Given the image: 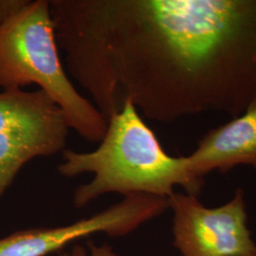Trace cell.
I'll use <instances>...</instances> for the list:
<instances>
[{"label": "cell", "instance_id": "6da1fadb", "mask_svg": "<svg viewBox=\"0 0 256 256\" xmlns=\"http://www.w3.org/2000/svg\"><path fill=\"white\" fill-rule=\"evenodd\" d=\"M94 28L112 88L149 119L256 102V0H100Z\"/></svg>", "mask_w": 256, "mask_h": 256}, {"label": "cell", "instance_id": "7a4b0ae2", "mask_svg": "<svg viewBox=\"0 0 256 256\" xmlns=\"http://www.w3.org/2000/svg\"><path fill=\"white\" fill-rule=\"evenodd\" d=\"M62 154L63 162L58 166L62 176L94 174L90 182L80 185L74 192L78 208L108 192L169 198L176 186L198 196L204 185V178L194 173L188 156L167 154L129 101L124 102L119 112L108 120L106 132L94 151L82 153L66 148Z\"/></svg>", "mask_w": 256, "mask_h": 256}, {"label": "cell", "instance_id": "3957f363", "mask_svg": "<svg viewBox=\"0 0 256 256\" xmlns=\"http://www.w3.org/2000/svg\"><path fill=\"white\" fill-rule=\"evenodd\" d=\"M30 84H36L59 106L70 129L88 142H101L108 120L78 92L64 70L50 0H28L0 24V88L22 90Z\"/></svg>", "mask_w": 256, "mask_h": 256}, {"label": "cell", "instance_id": "277c9868", "mask_svg": "<svg viewBox=\"0 0 256 256\" xmlns=\"http://www.w3.org/2000/svg\"><path fill=\"white\" fill-rule=\"evenodd\" d=\"M70 126L64 113L41 90L0 93V198L32 158L66 149Z\"/></svg>", "mask_w": 256, "mask_h": 256}, {"label": "cell", "instance_id": "5b68a950", "mask_svg": "<svg viewBox=\"0 0 256 256\" xmlns=\"http://www.w3.org/2000/svg\"><path fill=\"white\" fill-rule=\"evenodd\" d=\"M168 200L174 212V247L182 256H256L241 188L229 202L216 208L182 192H174Z\"/></svg>", "mask_w": 256, "mask_h": 256}, {"label": "cell", "instance_id": "8992f818", "mask_svg": "<svg viewBox=\"0 0 256 256\" xmlns=\"http://www.w3.org/2000/svg\"><path fill=\"white\" fill-rule=\"evenodd\" d=\"M170 209L169 200L144 194L126 196L122 202L74 224L16 232L0 239V256H46L80 238L97 232L122 236Z\"/></svg>", "mask_w": 256, "mask_h": 256}, {"label": "cell", "instance_id": "52a82bcc", "mask_svg": "<svg viewBox=\"0 0 256 256\" xmlns=\"http://www.w3.org/2000/svg\"><path fill=\"white\" fill-rule=\"evenodd\" d=\"M188 158L194 173L200 178L216 170L228 172L238 165L256 169V102L204 135Z\"/></svg>", "mask_w": 256, "mask_h": 256}, {"label": "cell", "instance_id": "ba28073f", "mask_svg": "<svg viewBox=\"0 0 256 256\" xmlns=\"http://www.w3.org/2000/svg\"><path fill=\"white\" fill-rule=\"evenodd\" d=\"M28 0H0V24L27 5Z\"/></svg>", "mask_w": 256, "mask_h": 256}, {"label": "cell", "instance_id": "9c48e42d", "mask_svg": "<svg viewBox=\"0 0 256 256\" xmlns=\"http://www.w3.org/2000/svg\"><path fill=\"white\" fill-rule=\"evenodd\" d=\"M90 246V250L92 254L90 256H118L116 254H114L111 250V248L108 245H104L102 247H96L92 242L88 243ZM60 256H88L86 250L84 248L76 245L74 246L72 250L70 252H62Z\"/></svg>", "mask_w": 256, "mask_h": 256}]
</instances>
